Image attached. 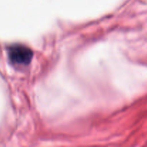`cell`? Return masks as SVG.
Returning a JSON list of instances; mask_svg holds the SVG:
<instances>
[{
	"label": "cell",
	"instance_id": "6da1fadb",
	"mask_svg": "<svg viewBox=\"0 0 147 147\" xmlns=\"http://www.w3.org/2000/svg\"><path fill=\"white\" fill-rule=\"evenodd\" d=\"M32 55V50L22 45H13L8 49L9 59L16 65H27L31 61Z\"/></svg>",
	"mask_w": 147,
	"mask_h": 147
}]
</instances>
